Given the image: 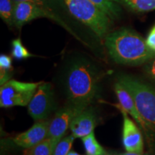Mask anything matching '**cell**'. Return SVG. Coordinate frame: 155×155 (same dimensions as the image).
I'll return each mask as SVG.
<instances>
[{
  "label": "cell",
  "mask_w": 155,
  "mask_h": 155,
  "mask_svg": "<svg viewBox=\"0 0 155 155\" xmlns=\"http://www.w3.org/2000/svg\"><path fill=\"white\" fill-rule=\"evenodd\" d=\"M104 40L108 55L118 64L137 66L155 58V52L147 46L146 40L130 28L109 32Z\"/></svg>",
  "instance_id": "6da1fadb"
},
{
  "label": "cell",
  "mask_w": 155,
  "mask_h": 155,
  "mask_svg": "<svg viewBox=\"0 0 155 155\" xmlns=\"http://www.w3.org/2000/svg\"><path fill=\"white\" fill-rule=\"evenodd\" d=\"M101 77L99 70L88 59L73 60L69 65L65 81L70 103L88 107L98 94Z\"/></svg>",
  "instance_id": "7a4b0ae2"
},
{
  "label": "cell",
  "mask_w": 155,
  "mask_h": 155,
  "mask_svg": "<svg viewBox=\"0 0 155 155\" xmlns=\"http://www.w3.org/2000/svg\"><path fill=\"white\" fill-rule=\"evenodd\" d=\"M69 12L99 38L109 33L113 20L89 0H62Z\"/></svg>",
  "instance_id": "3957f363"
},
{
  "label": "cell",
  "mask_w": 155,
  "mask_h": 155,
  "mask_svg": "<svg viewBox=\"0 0 155 155\" xmlns=\"http://www.w3.org/2000/svg\"><path fill=\"white\" fill-rule=\"evenodd\" d=\"M117 81L129 92L139 113L155 130V88L129 75H119Z\"/></svg>",
  "instance_id": "277c9868"
},
{
  "label": "cell",
  "mask_w": 155,
  "mask_h": 155,
  "mask_svg": "<svg viewBox=\"0 0 155 155\" xmlns=\"http://www.w3.org/2000/svg\"><path fill=\"white\" fill-rule=\"evenodd\" d=\"M41 82H22L12 79L0 88V106H27Z\"/></svg>",
  "instance_id": "5b68a950"
},
{
  "label": "cell",
  "mask_w": 155,
  "mask_h": 155,
  "mask_svg": "<svg viewBox=\"0 0 155 155\" xmlns=\"http://www.w3.org/2000/svg\"><path fill=\"white\" fill-rule=\"evenodd\" d=\"M38 18L51 19L71 32L73 35L78 38L73 32L72 29H71L67 23L62 19L60 15L48 10L41 5L30 2H15L14 19H13V24L15 28L21 30V28L25 24Z\"/></svg>",
  "instance_id": "8992f818"
},
{
  "label": "cell",
  "mask_w": 155,
  "mask_h": 155,
  "mask_svg": "<svg viewBox=\"0 0 155 155\" xmlns=\"http://www.w3.org/2000/svg\"><path fill=\"white\" fill-rule=\"evenodd\" d=\"M53 87L50 83L41 82L28 106V113L35 121H43L55 109Z\"/></svg>",
  "instance_id": "52a82bcc"
},
{
  "label": "cell",
  "mask_w": 155,
  "mask_h": 155,
  "mask_svg": "<svg viewBox=\"0 0 155 155\" xmlns=\"http://www.w3.org/2000/svg\"><path fill=\"white\" fill-rule=\"evenodd\" d=\"M114 91L119 100V105L135 120L137 125L144 134L149 146L152 147L155 142V130L154 128L142 117L136 107L130 94L118 81L114 85Z\"/></svg>",
  "instance_id": "ba28073f"
},
{
  "label": "cell",
  "mask_w": 155,
  "mask_h": 155,
  "mask_svg": "<svg viewBox=\"0 0 155 155\" xmlns=\"http://www.w3.org/2000/svg\"><path fill=\"white\" fill-rule=\"evenodd\" d=\"M86 108L70 103L56 112L53 119L50 121L48 133V138L51 139L55 146L70 129L73 119Z\"/></svg>",
  "instance_id": "9c48e42d"
},
{
  "label": "cell",
  "mask_w": 155,
  "mask_h": 155,
  "mask_svg": "<svg viewBox=\"0 0 155 155\" xmlns=\"http://www.w3.org/2000/svg\"><path fill=\"white\" fill-rule=\"evenodd\" d=\"M123 116L122 143L128 152L144 153V139L142 131L128 116L127 112L119 104H114Z\"/></svg>",
  "instance_id": "30bf717a"
},
{
  "label": "cell",
  "mask_w": 155,
  "mask_h": 155,
  "mask_svg": "<svg viewBox=\"0 0 155 155\" xmlns=\"http://www.w3.org/2000/svg\"><path fill=\"white\" fill-rule=\"evenodd\" d=\"M49 124L50 121L45 120L37 121L28 130L15 136L13 142L26 150L32 148L47 138Z\"/></svg>",
  "instance_id": "8fae6325"
},
{
  "label": "cell",
  "mask_w": 155,
  "mask_h": 155,
  "mask_svg": "<svg viewBox=\"0 0 155 155\" xmlns=\"http://www.w3.org/2000/svg\"><path fill=\"white\" fill-rule=\"evenodd\" d=\"M96 124L97 117L94 110L87 107L73 119L70 129L75 139H81L94 131Z\"/></svg>",
  "instance_id": "7c38bea8"
},
{
  "label": "cell",
  "mask_w": 155,
  "mask_h": 155,
  "mask_svg": "<svg viewBox=\"0 0 155 155\" xmlns=\"http://www.w3.org/2000/svg\"><path fill=\"white\" fill-rule=\"evenodd\" d=\"M116 3L134 12H147L155 9V0H114Z\"/></svg>",
  "instance_id": "4fadbf2b"
},
{
  "label": "cell",
  "mask_w": 155,
  "mask_h": 155,
  "mask_svg": "<svg viewBox=\"0 0 155 155\" xmlns=\"http://www.w3.org/2000/svg\"><path fill=\"white\" fill-rule=\"evenodd\" d=\"M98 8L104 12L112 20L119 19L121 16L122 9L114 0H89Z\"/></svg>",
  "instance_id": "5bb4252c"
},
{
  "label": "cell",
  "mask_w": 155,
  "mask_h": 155,
  "mask_svg": "<svg viewBox=\"0 0 155 155\" xmlns=\"http://www.w3.org/2000/svg\"><path fill=\"white\" fill-rule=\"evenodd\" d=\"M86 155H106V152L95 137L94 131L81 138Z\"/></svg>",
  "instance_id": "9a60e30c"
},
{
  "label": "cell",
  "mask_w": 155,
  "mask_h": 155,
  "mask_svg": "<svg viewBox=\"0 0 155 155\" xmlns=\"http://www.w3.org/2000/svg\"><path fill=\"white\" fill-rule=\"evenodd\" d=\"M15 2L13 0H0V17L9 27L14 26Z\"/></svg>",
  "instance_id": "2e32d148"
},
{
  "label": "cell",
  "mask_w": 155,
  "mask_h": 155,
  "mask_svg": "<svg viewBox=\"0 0 155 155\" xmlns=\"http://www.w3.org/2000/svg\"><path fill=\"white\" fill-rule=\"evenodd\" d=\"M55 147L51 139L47 137L35 147L27 149L25 155H52Z\"/></svg>",
  "instance_id": "e0dca14e"
},
{
  "label": "cell",
  "mask_w": 155,
  "mask_h": 155,
  "mask_svg": "<svg viewBox=\"0 0 155 155\" xmlns=\"http://www.w3.org/2000/svg\"><path fill=\"white\" fill-rule=\"evenodd\" d=\"M0 70H1V86L10 80L11 72L12 71V61L10 56L1 54L0 55Z\"/></svg>",
  "instance_id": "ac0fdd59"
},
{
  "label": "cell",
  "mask_w": 155,
  "mask_h": 155,
  "mask_svg": "<svg viewBox=\"0 0 155 155\" xmlns=\"http://www.w3.org/2000/svg\"><path fill=\"white\" fill-rule=\"evenodd\" d=\"M12 56L16 60H24L28 59L33 56L32 53L25 47L22 44L21 39L18 38L12 41Z\"/></svg>",
  "instance_id": "d6986e66"
},
{
  "label": "cell",
  "mask_w": 155,
  "mask_h": 155,
  "mask_svg": "<svg viewBox=\"0 0 155 155\" xmlns=\"http://www.w3.org/2000/svg\"><path fill=\"white\" fill-rule=\"evenodd\" d=\"M75 139L73 134L64 137L56 144L52 155H67L71 151Z\"/></svg>",
  "instance_id": "ffe728a7"
},
{
  "label": "cell",
  "mask_w": 155,
  "mask_h": 155,
  "mask_svg": "<svg viewBox=\"0 0 155 155\" xmlns=\"http://www.w3.org/2000/svg\"><path fill=\"white\" fill-rule=\"evenodd\" d=\"M38 1L41 3L45 8L57 14L63 11H68L62 0H38Z\"/></svg>",
  "instance_id": "44dd1931"
},
{
  "label": "cell",
  "mask_w": 155,
  "mask_h": 155,
  "mask_svg": "<svg viewBox=\"0 0 155 155\" xmlns=\"http://www.w3.org/2000/svg\"><path fill=\"white\" fill-rule=\"evenodd\" d=\"M146 43L149 48L155 52V24L151 28L146 38Z\"/></svg>",
  "instance_id": "7402d4cb"
},
{
  "label": "cell",
  "mask_w": 155,
  "mask_h": 155,
  "mask_svg": "<svg viewBox=\"0 0 155 155\" xmlns=\"http://www.w3.org/2000/svg\"><path fill=\"white\" fill-rule=\"evenodd\" d=\"M145 71L147 74L155 80V58L147 63Z\"/></svg>",
  "instance_id": "603a6c76"
},
{
  "label": "cell",
  "mask_w": 155,
  "mask_h": 155,
  "mask_svg": "<svg viewBox=\"0 0 155 155\" xmlns=\"http://www.w3.org/2000/svg\"><path fill=\"white\" fill-rule=\"evenodd\" d=\"M13 1L15 2H33V3L38 4V5L42 6L41 5V3H40L38 0H13ZM42 7H43V6H42Z\"/></svg>",
  "instance_id": "cb8c5ba5"
},
{
  "label": "cell",
  "mask_w": 155,
  "mask_h": 155,
  "mask_svg": "<svg viewBox=\"0 0 155 155\" xmlns=\"http://www.w3.org/2000/svg\"><path fill=\"white\" fill-rule=\"evenodd\" d=\"M119 155H150L148 154H144V153H134V152H125L120 154Z\"/></svg>",
  "instance_id": "d4e9b609"
},
{
  "label": "cell",
  "mask_w": 155,
  "mask_h": 155,
  "mask_svg": "<svg viewBox=\"0 0 155 155\" xmlns=\"http://www.w3.org/2000/svg\"><path fill=\"white\" fill-rule=\"evenodd\" d=\"M67 155H81V154H78V153H77L76 152H75V151H70L69 153Z\"/></svg>",
  "instance_id": "484cf974"
},
{
  "label": "cell",
  "mask_w": 155,
  "mask_h": 155,
  "mask_svg": "<svg viewBox=\"0 0 155 155\" xmlns=\"http://www.w3.org/2000/svg\"><path fill=\"white\" fill-rule=\"evenodd\" d=\"M106 155H110V154H106Z\"/></svg>",
  "instance_id": "4316f807"
}]
</instances>
